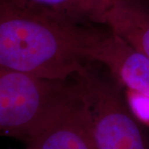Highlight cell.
<instances>
[{
    "mask_svg": "<svg viewBox=\"0 0 149 149\" xmlns=\"http://www.w3.org/2000/svg\"><path fill=\"white\" fill-rule=\"evenodd\" d=\"M90 61L104 65L127 91L149 97V59L114 33H100L91 48Z\"/></svg>",
    "mask_w": 149,
    "mask_h": 149,
    "instance_id": "obj_5",
    "label": "cell"
},
{
    "mask_svg": "<svg viewBox=\"0 0 149 149\" xmlns=\"http://www.w3.org/2000/svg\"><path fill=\"white\" fill-rule=\"evenodd\" d=\"M98 149H149L143 124L133 115L118 84L87 70L78 76Z\"/></svg>",
    "mask_w": 149,
    "mask_h": 149,
    "instance_id": "obj_3",
    "label": "cell"
},
{
    "mask_svg": "<svg viewBox=\"0 0 149 149\" xmlns=\"http://www.w3.org/2000/svg\"><path fill=\"white\" fill-rule=\"evenodd\" d=\"M104 25L149 59V6L145 0H115Z\"/></svg>",
    "mask_w": 149,
    "mask_h": 149,
    "instance_id": "obj_6",
    "label": "cell"
},
{
    "mask_svg": "<svg viewBox=\"0 0 149 149\" xmlns=\"http://www.w3.org/2000/svg\"><path fill=\"white\" fill-rule=\"evenodd\" d=\"M125 98L133 115L142 124L149 127V97L127 91Z\"/></svg>",
    "mask_w": 149,
    "mask_h": 149,
    "instance_id": "obj_8",
    "label": "cell"
},
{
    "mask_svg": "<svg viewBox=\"0 0 149 149\" xmlns=\"http://www.w3.org/2000/svg\"><path fill=\"white\" fill-rule=\"evenodd\" d=\"M77 19H89L104 25L105 17L115 0H29Z\"/></svg>",
    "mask_w": 149,
    "mask_h": 149,
    "instance_id": "obj_7",
    "label": "cell"
},
{
    "mask_svg": "<svg viewBox=\"0 0 149 149\" xmlns=\"http://www.w3.org/2000/svg\"><path fill=\"white\" fill-rule=\"evenodd\" d=\"M76 82L0 69V137L27 144L72 96Z\"/></svg>",
    "mask_w": 149,
    "mask_h": 149,
    "instance_id": "obj_2",
    "label": "cell"
},
{
    "mask_svg": "<svg viewBox=\"0 0 149 149\" xmlns=\"http://www.w3.org/2000/svg\"><path fill=\"white\" fill-rule=\"evenodd\" d=\"M26 149H29V148H26Z\"/></svg>",
    "mask_w": 149,
    "mask_h": 149,
    "instance_id": "obj_9",
    "label": "cell"
},
{
    "mask_svg": "<svg viewBox=\"0 0 149 149\" xmlns=\"http://www.w3.org/2000/svg\"><path fill=\"white\" fill-rule=\"evenodd\" d=\"M29 149H98L78 80L73 95L27 143Z\"/></svg>",
    "mask_w": 149,
    "mask_h": 149,
    "instance_id": "obj_4",
    "label": "cell"
},
{
    "mask_svg": "<svg viewBox=\"0 0 149 149\" xmlns=\"http://www.w3.org/2000/svg\"><path fill=\"white\" fill-rule=\"evenodd\" d=\"M100 32L29 0H0V69L65 81L88 70Z\"/></svg>",
    "mask_w": 149,
    "mask_h": 149,
    "instance_id": "obj_1",
    "label": "cell"
}]
</instances>
